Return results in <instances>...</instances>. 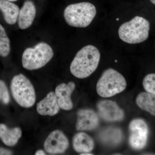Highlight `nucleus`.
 <instances>
[{"label":"nucleus","mask_w":155,"mask_h":155,"mask_svg":"<svg viewBox=\"0 0 155 155\" xmlns=\"http://www.w3.org/2000/svg\"><path fill=\"white\" fill-rule=\"evenodd\" d=\"M101 54L94 46L88 45L79 50L71 63L70 70L72 75L78 78L88 77L96 70Z\"/></svg>","instance_id":"obj_1"},{"label":"nucleus","mask_w":155,"mask_h":155,"mask_svg":"<svg viewBox=\"0 0 155 155\" xmlns=\"http://www.w3.org/2000/svg\"><path fill=\"white\" fill-rule=\"evenodd\" d=\"M150 22L143 17L136 16L120 25L118 31L120 38L127 43L135 44L146 40L149 37Z\"/></svg>","instance_id":"obj_2"},{"label":"nucleus","mask_w":155,"mask_h":155,"mask_svg":"<svg viewBox=\"0 0 155 155\" xmlns=\"http://www.w3.org/2000/svg\"><path fill=\"white\" fill-rule=\"evenodd\" d=\"M93 4L81 2L67 6L64 11V17L68 25L77 28H85L91 23L96 15Z\"/></svg>","instance_id":"obj_3"},{"label":"nucleus","mask_w":155,"mask_h":155,"mask_svg":"<svg viewBox=\"0 0 155 155\" xmlns=\"http://www.w3.org/2000/svg\"><path fill=\"white\" fill-rule=\"evenodd\" d=\"M126 87L124 76L115 69L109 68L104 71L98 81L96 90L100 96L107 98L120 93Z\"/></svg>","instance_id":"obj_4"},{"label":"nucleus","mask_w":155,"mask_h":155,"mask_svg":"<svg viewBox=\"0 0 155 155\" xmlns=\"http://www.w3.org/2000/svg\"><path fill=\"white\" fill-rule=\"evenodd\" d=\"M54 54L49 45L45 42L39 43L34 47L27 48L23 52L22 66L29 70L40 69L51 60Z\"/></svg>","instance_id":"obj_5"},{"label":"nucleus","mask_w":155,"mask_h":155,"mask_svg":"<svg viewBox=\"0 0 155 155\" xmlns=\"http://www.w3.org/2000/svg\"><path fill=\"white\" fill-rule=\"evenodd\" d=\"M11 93L16 102L21 107L30 108L36 101V94L33 85L25 75L14 76L11 84Z\"/></svg>","instance_id":"obj_6"},{"label":"nucleus","mask_w":155,"mask_h":155,"mask_svg":"<svg viewBox=\"0 0 155 155\" xmlns=\"http://www.w3.org/2000/svg\"><path fill=\"white\" fill-rule=\"evenodd\" d=\"M130 136L129 142L134 149H142L147 144L149 128L146 122L143 119H133L129 125Z\"/></svg>","instance_id":"obj_7"},{"label":"nucleus","mask_w":155,"mask_h":155,"mask_svg":"<svg viewBox=\"0 0 155 155\" xmlns=\"http://www.w3.org/2000/svg\"><path fill=\"white\" fill-rule=\"evenodd\" d=\"M100 116L107 122H119L124 118V113L115 101L110 100H102L97 104Z\"/></svg>","instance_id":"obj_8"},{"label":"nucleus","mask_w":155,"mask_h":155,"mask_svg":"<svg viewBox=\"0 0 155 155\" xmlns=\"http://www.w3.org/2000/svg\"><path fill=\"white\" fill-rule=\"evenodd\" d=\"M66 136L60 130H54L48 136L44 144L45 150L50 154L63 153L69 147Z\"/></svg>","instance_id":"obj_9"},{"label":"nucleus","mask_w":155,"mask_h":155,"mask_svg":"<svg viewBox=\"0 0 155 155\" xmlns=\"http://www.w3.org/2000/svg\"><path fill=\"white\" fill-rule=\"evenodd\" d=\"M76 129L78 131L94 130L99 125L96 113L91 109H81L78 111Z\"/></svg>","instance_id":"obj_10"},{"label":"nucleus","mask_w":155,"mask_h":155,"mask_svg":"<svg viewBox=\"0 0 155 155\" xmlns=\"http://www.w3.org/2000/svg\"><path fill=\"white\" fill-rule=\"evenodd\" d=\"M75 87V84L72 81L61 84L56 87L55 93L60 108L65 110H72L73 105L71 96Z\"/></svg>","instance_id":"obj_11"},{"label":"nucleus","mask_w":155,"mask_h":155,"mask_svg":"<svg viewBox=\"0 0 155 155\" xmlns=\"http://www.w3.org/2000/svg\"><path fill=\"white\" fill-rule=\"evenodd\" d=\"M60 108L55 93L51 91L38 103L36 110L42 116H54L58 114Z\"/></svg>","instance_id":"obj_12"},{"label":"nucleus","mask_w":155,"mask_h":155,"mask_svg":"<svg viewBox=\"0 0 155 155\" xmlns=\"http://www.w3.org/2000/svg\"><path fill=\"white\" fill-rule=\"evenodd\" d=\"M35 6L32 1L26 0L19 10L18 24L21 29L29 28L32 25L36 16Z\"/></svg>","instance_id":"obj_13"},{"label":"nucleus","mask_w":155,"mask_h":155,"mask_svg":"<svg viewBox=\"0 0 155 155\" xmlns=\"http://www.w3.org/2000/svg\"><path fill=\"white\" fill-rule=\"evenodd\" d=\"M72 145L74 150L78 153L90 152L94 148V141L86 133L79 132L73 137Z\"/></svg>","instance_id":"obj_14"},{"label":"nucleus","mask_w":155,"mask_h":155,"mask_svg":"<svg viewBox=\"0 0 155 155\" xmlns=\"http://www.w3.org/2000/svg\"><path fill=\"white\" fill-rule=\"evenodd\" d=\"M22 135V130L19 127L9 128L5 124H0V139L7 146H15Z\"/></svg>","instance_id":"obj_15"},{"label":"nucleus","mask_w":155,"mask_h":155,"mask_svg":"<svg viewBox=\"0 0 155 155\" xmlns=\"http://www.w3.org/2000/svg\"><path fill=\"white\" fill-rule=\"evenodd\" d=\"M0 11L8 24L14 25L17 22L19 11L17 5L8 0H0Z\"/></svg>","instance_id":"obj_16"},{"label":"nucleus","mask_w":155,"mask_h":155,"mask_svg":"<svg viewBox=\"0 0 155 155\" xmlns=\"http://www.w3.org/2000/svg\"><path fill=\"white\" fill-rule=\"evenodd\" d=\"M136 102L142 110L155 116V95L147 92L140 93L137 97Z\"/></svg>","instance_id":"obj_17"},{"label":"nucleus","mask_w":155,"mask_h":155,"mask_svg":"<svg viewBox=\"0 0 155 155\" xmlns=\"http://www.w3.org/2000/svg\"><path fill=\"white\" fill-rule=\"evenodd\" d=\"M122 137L121 130L115 127H109L102 132L101 135V139L103 142L111 145L119 143Z\"/></svg>","instance_id":"obj_18"},{"label":"nucleus","mask_w":155,"mask_h":155,"mask_svg":"<svg viewBox=\"0 0 155 155\" xmlns=\"http://www.w3.org/2000/svg\"><path fill=\"white\" fill-rule=\"evenodd\" d=\"M11 51L10 40L5 28L0 24V56L5 58L8 55Z\"/></svg>","instance_id":"obj_19"},{"label":"nucleus","mask_w":155,"mask_h":155,"mask_svg":"<svg viewBox=\"0 0 155 155\" xmlns=\"http://www.w3.org/2000/svg\"><path fill=\"white\" fill-rule=\"evenodd\" d=\"M143 85L147 92L155 95V73L147 75L143 81Z\"/></svg>","instance_id":"obj_20"},{"label":"nucleus","mask_w":155,"mask_h":155,"mask_svg":"<svg viewBox=\"0 0 155 155\" xmlns=\"http://www.w3.org/2000/svg\"><path fill=\"white\" fill-rule=\"evenodd\" d=\"M0 101L6 105L8 104L10 101L8 90L6 84L2 80H0Z\"/></svg>","instance_id":"obj_21"},{"label":"nucleus","mask_w":155,"mask_h":155,"mask_svg":"<svg viewBox=\"0 0 155 155\" xmlns=\"http://www.w3.org/2000/svg\"><path fill=\"white\" fill-rule=\"evenodd\" d=\"M12 154L13 152L10 150L0 147V155H10Z\"/></svg>","instance_id":"obj_22"},{"label":"nucleus","mask_w":155,"mask_h":155,"mask_svg":"<svg viewBox=\"0 0 155 155\" xmlns=\"http://www.w3.org/2000/svg\"><path fill=\"white\" fill-rule=\"evenodd\" d=\"M35 155H46L45 153L42 150H38L35 153Z\"/></svg>","instance_id":"obj_23"},{"label":"nucleus","mask_w":155,"mask_h":155,"mask_svg":"<svg viewBox=\"0 0 155 155\" xmlns=\"http://www.w3.org/2000/svg\"><path fill=\"white\" fill-rule=\"evenodd\" d=\"M80 155H93V154L91 153H90V152H87V153H81V154Z\"/></svg>","instance_id":"obj_24"},{"label":"nucleus","mask_w":155,"mask_h":155,"mask_svg":"<svg viewBox=\"0 0 155 155\" xmlns=\"http://www.w3.org/2000/svg\"><path fill=\"white\" fill-rule=\"evenodd\" d=\"M150 1L152 4L155 5V0H150Z\"/></svg>","instance_id":"obj_25"},{"label":"nucleus","mask_w":155,"mask_h":155,"mask_svg":"<svg viewBox=\"0 0 155 155\" xmlns=\"http://www.w3.org/2000/svg\"><path fill=\"white\" fill-rule=\"evenodd\" d=\"M8 1H10V2H16L18 0H8Z\"/></svg>","instance_id":"obj_26"}]
</instances>
